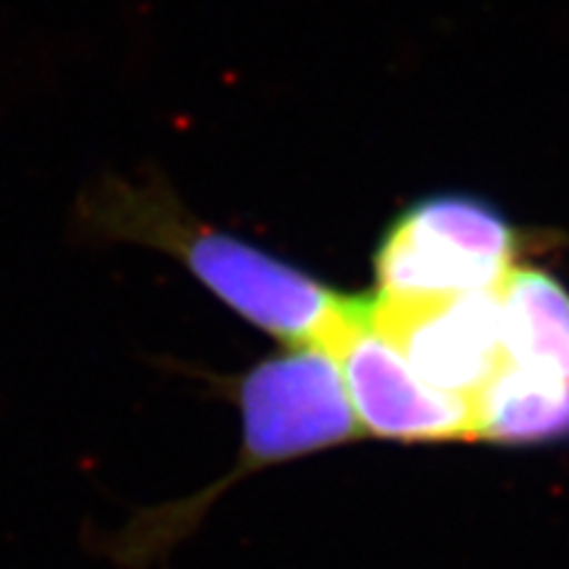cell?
Here are the masks:
<instances>
[{"label":"cell","instance_id":"7","mask_svg":"<svg viewBox=\"0 0 569 569\" xmlns=\"http://www.w3.org/2000/svg\"><path fill=\"white\" fill-rule=\"evenodd\" d=\"M475 436L493 443H549L569 438V380L503 367L478 396Z\"/></svg>","mask_w":569,"mask_h":569},{"label":"cell","instance_id":"1","mask_svg":"<svg viewBox=\"0 0 569 569\" xmlns=\"http://www.w3.org/2000/svg\"><path fill=\"white\" fill-rule=\"evenodd\" d=\"M69 232L88 248L140 246L172 256L227 309L298 348L317 346L332 353L359 301L203 222L153 169L92 177L71 203Z\"/></svg>","mask_w":569,"mask_h":569},{"label":"cell","instance_id":"3","mask_svg":"<svg viewBox=\"0 0 569 569\" xmlns=\"http://www.w3.org/2000/svg\"><path fill=\"white\" fill-rule=\"evenodd\" d=\"M519 232L472 193H432L388 224L375 253L377 298L419 303L496 290L519 267Z\"/></svg>","mask_w":569,"mask_h":569},{"label":"cell","instance_id":"6","mask_svg":"<svg viewBox=\"0 0 569 569\" xmlns=\"http://www.w3.org/2000/svg\"><path fill=\"white\" fill-rule=\"evenodd\" d=\"M507 365L569 380V290L536 267H515L498 284Z\"/></svg>","mask_w":569,"mask_h":569},{"label":"cell","instance_id":"4","mask_svg":"<svg viewBox=\"0 0 569 569\" xmlns=\"http://www.w3.org/2000/svg\"><path fill=\"white\" fill-rule=\"evenodd\" d=\"M332 356L343 375L348 401L372 436L407 443L478 438L472 401L427 386L372 322L369 298L356 301Z\"/></svg>","mask_w":569,"mask_h":569},{"label":"cell","instance_id":"2","mask_svg":"<svg viewBox=\"0 0 569 569\" xmlns=\"http://www.w3.org/2000/svg\"><path fill=\"white\" fill-rule=\"evenodd\" d=\"M227 388L243 417L240 467L203 493L138 509L119 528H88L84 546L90 553L119 569H148L196 528L213 498L232 480L256 467L303 457L359 436L343 375L336 356L325 348L301 346L293 353L272 356L246 375L227 380Z\"/></svg>","mask_w":569,"mask_h":569},{"label":"cell","instance_id":"5","mask_svg":"<svg viewBox=\"0 0 569 569\" xmlns=\"http://www.w3.org/2000/svg\"><path fill=\"white\" fill-rule=\"evenodd\" d=\"M496 290L419 303L375 296L369 315L427 386L472 401L507 367Z\"/></svg>","mask_w":569,"mask_h":569}]
</instances>
